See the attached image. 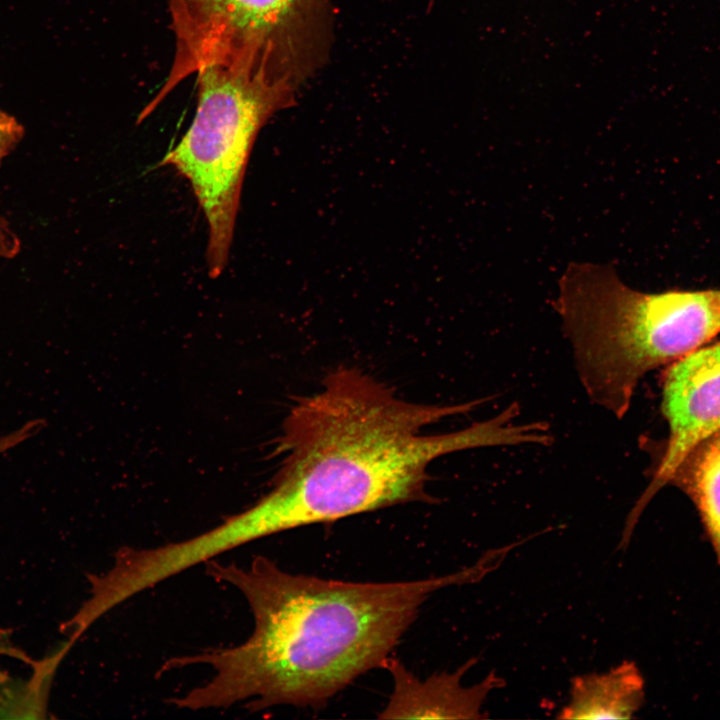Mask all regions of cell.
Returning a JSON list of instances; mask_svg holds the SVG:
<instances>
[{
  "mask_svg": "<svg viewBox=\"0 0 720 720\" xmlns=\"http://www.w3.org/2000/svg\"><path fill=\"white\" fill-rule=\"evenodd\" d=\"M205 568L241 592L254 629L238 646L170 658L159 674L207 665L213 670L209 681L169 702L193 711L244 703L249 712L324 707L357 677L383 667L434 592L479 581L490 571L482 558L445 576L398 582L292 574L264 556L249 567L212 559Z\"/></svg>",
  "mask_w": 720,
  "mask_h": 720,
  "instance_id": "cell-1",
  "label": "cell"
},
{
  "mask_svg": "<svg viewBox=\"0 0 720 720\" xmlns=\"http://www.w3.org/2000/svg\"><path fill=\"white\" fill-rule=\"evenodd\" d=\"M487 399L417 404L359 369H335L321 390L297 400L285 419L277 446L282 465L273 488L246 510L254 533L260 539L398 504L433 503L426 485L435 459L519 441V427L507 410L458 431L422 433Z\"/></svg>",
  "mask_w": 720,
  "mask_h": 720,
  "instance_id": "cell-2",
  "label": "cell"
},
{
  "mask_svg": "<svg viewBox=\"0 0 720 720\" xmlns=\"http://www.w3.org/2000/svg\"><path fill=\"white\" fill-rule=\"evenodd\" d=\"M554 308L588 398L617 419L647 373L720 333V289L646 293L606 265H569Z\"/></svg>",
  "mask_w": 720,
  "mask_h": 720,
  "instance_id": "cell-3",
  "label": "cell"
},
{
  "mask_svg": "<svg viewBox=\"0 0 720 720\" xmlns=\"http://www.w3.org/2000/svg\"><path fill=\"white\" fill-rule=\"evenodd\" d=\"M174 54L145 112L215 66L261 70L293 88L327 48L331 0H167Z\"/></svg>",
  "mask_w": 720,
  "mask_h": 720,
  "instance_id": "cell-4",
  "label": "cell"
},
{
  "mask_svg": "<svg viewBox=\"0 0 720 720\" xmlns=\"http://www.w3.org/2000/svg\"><path fill=\"white\" fill-rule=\"evenodd\" d=\"M197 76L194 119L162 159L185 177L208 225L210 277L225 269L243 178L254 141L266 121L293 102L295 89L263 71L215 66Z\"/></svg>",
  "mask_w": 720,
  "mask_h": 720,
  "instance_id": "cell-5",
  "label": "cell"
},
{
  "mask_svg": "<svg viewBox=\"0 0 720 720\" xmlns=\"http://www.w3.org/2000/svg\"><path fill=\"white\" fill-rule=\"evenodd\" d=\"M661 410L669 427L651 480L629 513L623 537L629 539L642 512L666 485L683 456L720 429V341L673 362L662 377Z\"/></svg>",
  "mask_w": 720,
  "mask_h": 720,
  "instance_id": "cell-6",
  "label": "cell"
},
{
  "mask_svg": "<svg viewBox=\"0 0 720 720\" xmlns=\"http://www.w3.org/2000/svg\"><path fill=\"white\" fill-rule=\"evenodd\" d=\"M472 658L452 673H434L419 679L399 660L384 663L393 679V691L380 719H481L482 705L489 693L504 680L491 672L473 686L461 684L462 676L476 663Z\"/></svg>",
  "mask_w": 720,
  "mask_h": 720,
  "instance_id": "cell-7",
  "label": "cell"
},
{
  "mask_svg": "<svg viewBox=\"0 0 720 720\" xmlns=\"http://www.w3.org/2000/svg\"><path fill=\"white\" fill-rule=\"evenodd\" d=\"M570 695L560 719H630L644 703V679L635 663L625 661L606 673L575 677Z\"/></svg>",
  "mask_w": 720,
  "mask_h": 720,
  "instance_id": "cell-8",
  "label": "cell"
},
{
  "mask_svg": "<svg viewBox=\"0 0 720 720\" xmlns=\"http://www.w3.org/2000/svg\"><path fill=\"white\" fill-rule=\"evenodd\" d=\"M668 484L685 493L695 506L720 567V429L691 447Z\"/></svg>",
  "mask_w": 720,
  "mask_h": 720,
  "instance_id": "cell-9",
  "label": "cell"
},
{
  "mask_svg": "<svg viewBox=\"0 0 720 720\" xmlns=\"http://www.w3.org/2000/svg\"><path fill=\"white\" fill-rule=\"evenodd\" d=\"M24 135L15 117L0 109V163L17 146Z\"/></svg>",
  "mask_w": 720,
  "mask_h": 720,
  "instance_id": "cell-10",
  "label": "cell"
},
{
  "mask_svg": "<svg viewBox=\"0 0 720 720\" xmlns=\"http://www.w3.org/2000/svg\"><path fill=\"white\" fill-rule=\"evenodd\" d=\"M42 426V421L36 419L25 423L9 434L0 436V455L32 437L40 431Z\"/></svg>",
  "mask_w": 720,
  "mask_h": 720,
  "instance_id": "cell-11",
  "label": "cell"
}]
</instances>
